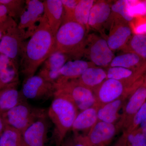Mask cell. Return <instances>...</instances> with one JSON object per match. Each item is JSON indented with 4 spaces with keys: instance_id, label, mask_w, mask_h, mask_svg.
<instances>
[{
    "instance_id": "obj_22",
    "label": "cell",
    "mask_w": 146,
    "mask_h": 146,
    "mask_svg": "<svg viewBox=\"0 0 146 146\" xmlns=\"http://www.w3.org/2000/svg\"><path fill=\"white\" fill-rule=\"evenodd\" d=\"M107 79L106 71L104 68L95 66L86 69L77 80L82 85L94 92Z\"/></svg>"
},
{
    "instance_id": "obj_13",
    "label": "cell",
    "mask_w": 146,
    "mask_h": 146,
    "mask_svg": "<svg viewBox=\"0 0 146 146\" xmlns=\"http://www.w3.org/2000/svg\"><path fill=\"white\" fill-rule=\"evenodd\" d=\"M145 75L143 83L129 97L119 121L117 124L118 129L123 128L124 131L130 125L134 115L146 101V75Z\"/></svg>"
},
{
    "instance_id": "obj_33",
    "label": "cell",
    "mask_w": 146,
    "mask_h": 146,
    "mask_svg": "<svg viewBox=\"0 0 146 146\" xmlns=\"http://www.w3.org/2000/svg\"><path fill=\"white\" fill-rule=\"evenodd\" d=\"M60 146H89L85 136L73 133L71 136H66Z\"/></svg>"
},
{
    "instance_id": "obj_18",
    "label": "cell",
    "mask_w": 146,
    "mask_h": 146,
    "mask_svg": "<svg viewBox=\"0 0 146 146\" xmlns=\"http://www.w3.org/2000/svg\"><path fill=\"white\" fill-rule=\"evenodd\" d=\"M98 110L94 106L79 112L71 129L73 133L82 132V135L86 136L98 122Z\"/></svg>"
},
{
    "instance_id": "obj_21",
    "label": "cell",
    "mask_w": 146,
    "mask_h": 146,
    "mask_svg": "<svg viewBox=\"0 0 146 146\" xmlns=\"http://www.w3.org/2000/svg\"><path fill=\"white\" fill-rule=\"evenodd\" d=\"M95 66L90 61L81 59L69 60L64 64L60 70V77L57 80L77 79L86 69Z\"/></svg>"
},
{
    "instance_id": "obj_23",
    "label": "cell",
    "mask_w": 146,
    "mask_h": 146,
    "mask_svg": "<svg viewBox=\"0 0 146 146\" xmlns=\"http://www.w3.org/2000/svg\"><path fill=\"white\" fill-rule=\"evenodd\" d=\"M129 97L123 96L111 102L104 105L98 110V121L114 123L120 117L119 114L123 102Z\"/></svg>"
},
{
    "instance_id": "obj_41",
    "label": "cell",
    "mask_w": 146,
    "mask_h": 146,
    "mask_svg": "<svg viewBox=\"0 0 146 146\" xmlns=\"http://www.w3.org/2000/svg\"><path fill=\"white\" fill-rule=\"evenodd\" d=\"M0 89H1V86H0Z\"/></svg>"
},
{
    "instance_id": "obj_29",
    "label": "cell",
    "mask_w": 146,
    "mask_h": 146,
    "mask_svg": "<svg viewBox=\"0 0 146 146\" xmlns=\"http://www.w3.org/2000/svg\"><path fill=\"white\" fill-rule=\"evenodd\" d=\"M121 137L124 146H146V137L138 128L131 133L123 132Z\"/></svg>"
},
{
    "instance_id": "obj_9",
    "label": "cell",
    "mask_w": 146,
    "mask_h": 146,
    "mask_svg": "<svg viewBox=\"0 0 146 146\" xmlns=\"http://www.w3.org/2000/svg\"><path fill=\"white\" fill-rule=\"evenodd\" d=\"M20 92L27 100L45 101L53 98L55 89L53 84L37 74L24 80Z\"/></svg>"
},
{
    "instance_id": "obj_26",
    "label": "cell",
    "mask_w": 146,
    "mask_h": 146,
    "mask_svg": "<svg viewBox=\"0 0 146 146\" xmlns=\"http://www.w3.org/2000/svg\"><path fill=\"white\" fill-rule=\"evenodd\" d=\"M0 146H26L22 133L6 125L0 135Z\"/></svg>"
},
{
    "instance_id": "obj_37",
    "label": "cell",
    "mask_w": 146,
    "mask_h": 146,
    "mask_svg": "<svg viewBox=\"0 0 146 146\" xmlns=\"http://www.w3.org/2000/svg\"><path fill=\"white\" fill-rule=\"evenodd\" d=\"M138 129L143 135L146 137V119L141 123Z\"/></svg>"
},
{
    "instance_id": "obj_12",
    "label": "cell",
    "mask_w": 146,
    "mask_h": 146,
    "mask_svg": "<svg viewBox=\"0 0 146 146\" xmlns=\"http://www.w3.org/2000/svg\"><path fill=\"white\" fill-rule=\"evenodd\" d=\"M110 26L108 35V44L112 51L122 50L131 37L132 31L130 24L121 18L110 16Z\"/></svg>"
},
{
    "instance_id": "obj_14",
    "label": "cell",
    "mask_w": 146,
    "mask_h": 146,
    "mask_svg": "<svg viewBox=\"0 0 146 146\" xmlns=\"http://www.w3.org/2000/svg\"><path fill=\"white\" fill-rule=\"evenodd\" d=\"M118 129L115 124L98 121L85 138L89 146H106L115 137Z\"/></svg>"
},
{
    "instance_id": "obj_30",
    "label": "cell",
    "mask_w": 146,
    "mask_h": 146,
    "mask_svg": "<svg viewBox=\"0 0 146 146\" xmlns=\"http://www.w3.org/2000/svg\"><path fill=\"white\" fill-rule=\"evenodd\" d=\"M110 16L121 18L129 24L134 20V18L131 17L128 13L126 0L116 1L111 5Z\"/></svg>"
},
{
    "instance_id": "obj_20",
    "label": "cell",
    "mask_w": 146,
    "mask_h": 146,
    "mask_svg": "<svg viewBox=\"0 0 146 146\" xmlns=\"http://www.w3.org/2000/svg\"><path fill=\"white\" fill-rule=\"evenodd\" d=\"M19 66L10 58L0 54L1 89L12 84L19 83Z\"/></svg>"
},
{
    "instance_id": "obj_32",
    "label": "cell",
    "mask_w": 146,
    "mask_h": 146,
    "mask_svg": "<svg viewBox=\"0 0 146 146\" xmlns=\"http://www.w3.org/2000/svg\"><path fill=\"white\" fill-rule=\"evenodd\" d=\"M146 119V101L140 109L134 115L127 129L123 132L126 133H131L138 129L141 123Z\"/></svg>"
},
{
    "instance_id": "obj_16",
    "label": "cell",
    "mask_w": 146,
    "mask_h": 146,
    "mask_svg": "<svg viewBox=\"0 0 146 146\" xmlns=\"http://www.w3.org/2000/svg\"><path fill=\"white\" fill-rule=\"evenodd\" d=\"M111 14V5L107 1H96L89 14L88 26L89 29L101 31Z\"/></svg>"
},
{
    "instance_id": "obj_34",
    "label": "cell",
    "mask_w": 146,
    "mask_h": 146,
    "mask_svg": "<svg viewBox=\"0 0 146 146\" xmlns=\"http://www.w3.org/2000/svg\"><path fill=\"white\" fill-rule=\"evenodd\" d=\"M80 0H61L64 11L63 20H73L75 9Z\"/></svg>"
},
{
    "instance_id": "obj_15",
    "label": "cell",
    "mask_w": 146,
    "mask_h": 146,
    "mask_svg": "<svg viewBox=\"0 0 146 146\" xmlns=\"http://www.w3.org/2000/svg\"><path fill=\"white\" fill-rule=\"evenodd\" d=\"M69 59L66 55L55 52L41 65L37 75L54 84L60 77L61 68Z\"/></svg>"
},
{
    "instance_id": "obj_6",
    "label": "cell",
    "mask_w": 146,
    "mask_h": 146,
    "mask_svg": "<svg viewBox=\"0 0 146 146\" xmlns=\"http://www.w3.org/2000/svg\"><path fill=\"white\" fill-rule=\"evenodd\" d=\"M139 86V84L130 85L125 82L107 79L94 91L96 98L95 106L98 110L121 97H129Z\"/></svg>"
},
{
    "instance_id": "obj_25",
    "label": "cell",
    "mask_w": 146,
    "mask_h": 146,
    "mask_svg": "<svg viewBox=\"0 0 146 146\" xmlns=\"http://www.w3.org/2000/svg\"><path fill=\"white\" fill-rule=\"evenodd\" d=\"M95 2L94 0H80L73 15V20L85 27L88 31L90 29L88 26L89 14Z\"/></svg>"
},
{
    "instance_id": "obj_7",
    "label": "cell",
    "mask_w": 146,
    "mask_h": 146,
    "mask_svg": "<svg viewBox=\"0 0 146 146\" xmlns=\"http://www.w3.org/2000/svg\"><path fill=\"white\" fill-rule=\"evenodd\" d=\"M84 56L95 66L103 68H108L115 56L106 39L95 33L87 35Z\"/></svg>"
},
{
    "instance_id": "obj_8",
    "label": "cell",
    "mask_w": 146,
    "mask_h": 146,
    "mask_svg": "<svg viewBox=\"0 0 146 146\" xmlns=\"http://www.w3.org/2000/svg\"><path fill=\"white\" fill-rule=\"evenodd\" d=\"M26 39L25 35L18 28V25L11 27L3 33L0 40V54L12 59L19 66Z\"/></svg>"
},
{
    "instance_id": "obj_24",
    "label": "cell",
    "mask_w": 146,
    "mask_h": 146,
    "mask_svg": "<svg viewBox=\"0 0 146 146\" xmlns=\"http://www.w3.org/2000/svg\"><path fill=\"white\" fill-rule=\"evenodd\" d=\"M146 63V60L135 53L126 52L115 56L109 67H119L137 70L143 66Z\"/></svg>"
},
{
    "instance_id": "obj_10",
    "label": "cell",
    "mask_w": 146,
    "mask_h": 146,
    "mask_svg": "<svg viewBox=\"0 0 146 146\" xmlns=\"http://www.w3.org/2000/svg\"><path fill=\"white\" fill-rule=\"evenodd\" d=\"M44 13L43 1L27 0L25 7L19 19L18 28L26 39L30 38L36 30Z\"/></svg>"
},
{
    "instance_id": "obj_38",
    "label": "cell",
    "mask_w": 146,
    "mask_h": 146,
    "mask_svg": "<svg viewBox=\"0 0 146 146\" xmlns=\"http://www.w3.org/2000/svg\"><path fill=\"white\" fill-rule=\"evenodd\" d=\"M5 123L2 115H0V135L3 132L5 126Z\"/></svg>"
},
{
    "instance_id": "obj_27",
    "label": "cell",
    "mask_w": 146,
    "mask_h": 146,
    "mask_svg": "<svg viewBox=\"0 0 146 146\" xmlns=\"http://www.w3.org/2000/svg\"><path fill=\"white\" fill-rule=\"evenodd\" d=\"M122 50L135 53L146 61V35L134 34Z\"/></svg>"
},
{
    "instance_id": "obj_5",
    "label": "cell",
    "mask_w": 146,
    "mask_h": 146,
    "mask_svg": "<svg viewBox=\"0 0 146 146\" xmlns=\"http://www.w3.org/2000/svg\"><path fill=\"white\" fill-rule=\"evenodd\" d=\"M47 112L46 109L33 106L25 100L4 113L2 116L6 125L23 133Z\"/></svg>"
},
{
    "instance_id": "obj_19",
    "label": "cell",
    "mask_w": 146,
    "mask_h": 146,
    "mask_svg": "<svg viewBox=\"0 0 146 146\" xmlns=\"http://www.w3.org/2000/svg\"><path fill=\"white\" fill-rule=\"evenodd\" d=\"M18 84H12L0 89V115L27 100L18 91Z\"/></svg>"
},
{
    "instance_id": "obj_2",
    "label": "cell",
    "mask_w": 146,
    "mask_h": 146,
    "mask_svg": "<svg viewBox=\"0 0 146 146\" xmlns=\"http://www.w3.org/2000/svg\"><path fill=\"white\" fill-rule=\"evenodd\" d=\"M88 31L73 20H63L55 36V52L64 54L70 59H80L84 56Z\"/></svg>"
},
{
    "instance_id": "obj_11",
    "label": "cell",
    "mask_w": 146,
    "mask_h": 146,
    "mask_svg": "<svg viewBox=\"0 0 146 146\" xmlns=\"http://www.w3.org/2000/svg\"><path fill=\"white\" fill-rule=\"evenodd\" d=\"M50 121L46 113L22 133L26 146H48Z\"/></svg>"
},
{
    "instance_id": "obj_4",
    "label": "cell",
    "mask_w": 146,
    "mask_h": 146,
    "mask_svg": "<svg viewBox=\"0 0 146 146\" xmlns=\"http://www.w3.org/2000/svg\"><path fill=\"white\" fill-rule=\"evenodd\" d=\"M54 85V94L67 98L75 105L79 112L96 105L94 91L82 85L77 79L58 80Z\"/></svg>"
},
{
    "instance_id": "obj_39",
    "label": "cell",
    "mask_w": 146,
    "mask_h": 146,
    "mask_svg": "<svg viewBox=\"0 0 146 146\" xmlns=\"http://www.w3.org/2000/svg\"><path fill=\"white\" fill-rule=\"evenodd\" d=\"M112 146H124L121 136L120 137L119 140L117 141V143H116L115 145H113Z\"/></svg>"
},
{
    "instance_id": "obj_28",
    "label": "cell",
    "mask_w": 146,
    "mask_h": 146,
    "mask_svg": "<svg viewBox=\"0 0 146 146\" xmlns=\"http://www.w3.org/2000/svg\"><path fill=\"white\" fill-rule=\"evenodd\" d=\"M25 0H0V4L7 9L8 15L15 20H19L25 7Z\"/></svg>"
},
{
    "instance_id": "obj_35",
    "label": "cell",
    "mask_w": 146,
    "mask_h": 146,
    "mask_svg": "<svg viewBox=\"0 0 146 146\" xmlns=\"http://www.w3.org/2000/svg\"><path fill=\"white\" fill-rule=\"evenodd\" d=\"M132 31L134 34L146 35V21H138L136 23Z\"/></svg>"
},
{
    "instance_id": "obj_1",
    "label": "cell",
    "mask_w": 146,
    "mask_h": 146,
    "mask_svg": "<svg viewBox=\"0 0 146 146\" xmlns=\"http://www.w3.org/2000/svg\"><path fill=\"white\" fill-rule=\"evenodd\" d=\"M55 52V35L44 15L36 30L26 41L19 62L24 80L35 75L45 60Z\"/></svg>"
},
{
    "instance_id": "obj_17",
    "label": "cell",
    "mask_w": 146,
    "mask_h": 146,
    "mask_svg": "<svg viewBox=\"0 0 146 146\" xmlns=\"http://www.w3.org/2000/svg\"><path fill=\"white\" fill-rule=\"evenodd\" d=\"M44 13L47 22L53 33L56 34L63 23L64 11L61 0L43 1Z\"/></svg>"
},
{
    "instance_id": "obj_31",
    "label": "cell",
    "mask_w": 146,
    "mask_h": 146,
    "mask_svg": "<svg viewBox=\"0 0 146 146\" xmlns=\"http://www.w3.org/2000/svg\"><path fill=\"white\" fill-rule=\"evenodd\" d=\"M127 9L129 15L133 18L146 16L145 1H127Z\"/></svg>"
},
{
    "instance_id": "obj_3",
    "label": "cell",
    "mask_w": 146,
    "mask_h": 146,
    "mask_svg": "<svg viewBox=\"0 0 146 146\" xmlns=\"http://www.w3.org/2000/svg\"><path fill=\"white\" fill-rule=\"evenodd\" d=\"M79 112L75 105L67 98L54 94L47 114L54 126L53 138L55 146H60L71 130Z\"/></svg>"
},
{
    "instance_id": "obj_40",
    "label": "cell",
    "mask_w": 146,
    "mask_h": 146,
    "mask_svg": "<svg viewBox=\"0 0 146 146\" xmlns=\"http://www.w3.org/2000/svg\"><path fill=\"white\" fill-rule=\"evenodd\" d=\"M3 36V33H2V32L0 31V40H1V39L2 37Z\"/></svg>"
},
{
    "instance_id": "obj_36",
    "label": "cell",
    "mask_w": 146,
    "mask_h": 146,
    "mask_svg": "<svg viewBox=\"0 0 146 146\" xmlns=\"http://www.w3.org/2000/svg\"><path fill=\"white\" fill-rule=\"evenodd\" d=\"M8 16L6 7L3 5L0 4V23L5 21Z\"/></svg>"
}]
</instances>
